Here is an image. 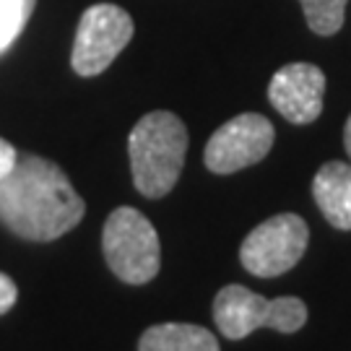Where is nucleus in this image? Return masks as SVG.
<instances>
[{"instance_id": "obj_1", "label": "nucleus", "mask_w": 351, "mask_h": 351, "mask_svg": "<svg viewBox=\"0 0 351 351\" xmlns=\"http://www.w3.org/2000/svg\"><path fill=\"white\" fill-rule=\"evenodd\" d=\"M84 213V198L50 159L24 154L0 180V224L19 237L52 242L68 234Z\"/></svg>"}, {"instance_id": "obj_2", "label": "nucleus", "mask_w": 351, "mask_h": 351, "mask_svg": "<svg viewBox=\"0 0 351 351\" xmlns=\"http://www.w3.org/2000/svg\"><path fill=\"white\" fill-rule=\"evenodd\" d=\"M128 154L136 190L146 198H164L182 175L188 128L172 112H149L130 130Z\"/></svg>"}, {"instance_id": "obj_3", "label": "nucleus", "mask_w": 351, "mask_h": 351, "mask_svg": "<svg viewBox=\"0 0 351 351\" xmlns=\"http://www.w3.org/2000/svg\"><path fill=\"white\" fill-rule=\"evenodd\" d=\"M104 261L114 276L125 284H149L162 265L159 234L149 219L130 206L114 208L101 232Z\"/></svg>"}, {"instance_id": "obj_4", "label": "nucleus", "mask_w": 351, "mask_h": 351, "mask_svg": "<svg viewBox=\"0 0 351 351\" xmlns=\"http://www.w3.org/2000/svg\"><path fill=\"white\" fill-rule=\"evenodd\" d=\"M213 320L224 339H247L258 328L297 333L307 323V304L297 297L265 300L252 289L229 284L213 300Z\"/></svg>"}, {"instance_id": "obj_5", "label": "nucleus", "mask_w": 351, "mask_h": 351, "mask_svg": "<svg viewBox=\"0 0 351 351\" xmlns=\"http://www.w3.org/2000/svg\"><path fill=\"white\" fill-rule=\"evenodd\" d=\"M310 242V229L297 213H278L255 226L239 247V261L252 276L274 278L302 261Z\"/></svg>"}, {"instance_id": "obj_6", "label": "nucleus", "mask_w": 351, "mask_h": 351, "mask_svg": "<svg viewBox=\"0 0 351 351\" xmlns=\"http://www.w3.org/2000/svg\"><path fill=\"white\" fill-rule=\"evenodd\" d=\"M130 39L133 19L128 16V11L112 3H97L86 8L78 21L71 65L84 78L104 73L114 63V58L125 50Z\"/></svg>"}, {"instance_id": "obj_7", "label": "nucleus", "mask_w": 351, "mask_h": 351, "mask_svg": "<svg viewBox=\"0 0 351 351\" xmlns=\"http://www.w3.org/2000/svg\"><path fill=\"white\" fill-rule=\"evenodd\" d=\"M274 125L263 114L245 112L219 128L206 143L203 162L213 175H232L268 156L274 146Z\"/></svg>"}, {"instance_id": "obj_8", "label": "nucleus", "mask_w": 351, "mask_h": 351, "mask_svg": "<svg viewBox=\"0 0 351 351\" xmlns=\"http://www.w3.org/2000/svg\"><path fill=\"white\" fill-rule=\"evenodd\" d=\"M326 73L313 63H289L268 84V99L294 125H307L323 112Z\"/></svg>"}, {"instance_id": "obj_9", "label": "nucleus", "mask_w": 351, "mask_h": 351, "mask_svg": "<svg viewBox=\"0 0 351 351\" xmlns=\"http://www.w3.org/2000/svg\"><path fill=\"white\" fill-rule=\"evenodd\" d=\"M313 195L328 224L349 232L351 229V164L328 162L313 180Z\"/></svg>"}, {"instance_id": "obj_10", "label": "nucleus", "mask_w": 351, "mask_h": 351, "mask_svg": "<svg viewBox=\"0 0 351 351\" xmlns=\"http://www.w3.org/2000/svg\"><path fill=\"white\" fill-rule=\"evenodd\" d=\"M138 351H219V339L203 326L164 323L141 336Z\"/></svg>"}, {"instance_id": "obj_11", "label": "nucleus", "mask_w": 351, "mask_h": 351, "mask_svg": "<svg viewBox=\"0 0 351 351\" xmlns=\"http://www.w3.org/2000/svg\"><path fill=\"white\" fill-rule=\"evenodd\" d=\"M304 19L315 34L330 37L343 26V13H346V0H300Z\"/></svg>"}, {"instance_id": "obj_12", "label": "nucleus", "mask_w": 351, "mask_h": 351, "mask_svg": "<svg viewBox=\"0 0 351 351\" xmlns=\"http://www.w3.org/2000/svg\"><path fill=\"white\" fill-rule=\"evenodd\" d=\"M37 0H0V55L19 39L26 29Z\"/></svg>"}, {"instance_id": "obj_13", "label": "nucleus", "mask_w": 351, "mask_h": 351, "mask_svg": "<svg viewBox=\"0 0 351 351\" xmlns=\"http://www.w3.org/2000/svg\"><path fill=\"white\" fill-rule=\"evenodd\" d=\"M16 300H19V289H16V284L11 281V276L0 274V315L8 313L13 304H16Z\"/></svg>"}, {"instance_id": "obj_14", "label": "nucleus", "mask_w": 351, "mask_h": 351, "mask_svg": "<svg viewBox=\"0 0 351 351\" xmlns=\"http://www.w3.org/2000/svg\"><path fill=\"white\" fill-rule=\"evenodd\" d=\"M16 159H19L16 149H13V146L5 138H0V180H3V177L11 172L13 164H16Z\"/></svg>"}, {"instance_id": "obj_15", "label": "nucleus", "mask_w": 351, "mask_h": 351, "mask_svg": "<svg viewBox=\"0 0 351 351\" xmlns=\"http://www.w3.org/2000/svg\"><path fill=\"white\" fill-rule=\"evenodd\" d=\"M343 146H346V151H349V156H351V114H349V120H346V128H343Z\"/></svg>"}]
</instances>
